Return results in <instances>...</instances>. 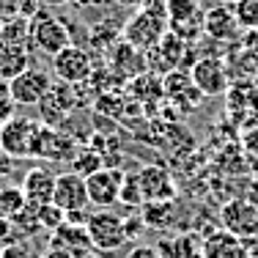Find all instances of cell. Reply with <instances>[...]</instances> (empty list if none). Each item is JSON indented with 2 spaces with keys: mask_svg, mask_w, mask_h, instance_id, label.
Returning a JSON list of instances; mask_svg holds the SVG:
<instances>
[{
  "mask_svg": "<svg viewBox=\"0 0 258 258\" xmlns=\"http://www.w3.org/2000/svg\"><path fill=\"white\" fill-rule=\"evenodd\" d=\"M30 20L25 17H6L3 33H0V80L11 83L22 72L30 69Z\"/></svg>",
  "mask_w": 258,
  "mask_h": 258,
  "instance_id": "cell-1",
  "label": "cell"
},
{
  "mask_svg": "<svg viewBox=\"0 0 258 258\" xmlns=\"http://www.w3.org/2000/svg\"><path fill=\"white\" fill-rule=\"evenodd\" d=\"M30 47H36L47 58H55L66 47H72V28L58 14L39 11L30 20Z\"/></svg>",
  "mask_w": 258,
  "mask_h": 258,
  "instance_id": "cell-2",
  "label": "cell"
},
{
  "mask_svg": "<svg viewBox=\"0 0 258 258\" xmlns=\"http://www.w3.org/2000/svg\"><path fill=\"white\" fill-rule=\"evenodd\" d=\"M165 33H168L165 17H159L149 9H138L124 22V28H121V39L129 41V44L140 52H151L159 41L165 39Z\"/></svg>",
  "mask_w": 258,
  "mask_h": 258,
  "instance_id": "cell-3",
  "label": "cell"
},
{
  "mask_svg": "<svg viewBox=\"0 0 258 258\" xmlns=\"http://www.w3.org/2000/svg\"><path fill=\"white\" fill-rule=\"evenodd\" d=\"M204 20H206V6L201 0H168L165 22H168V30L173 36L195 44L204 36Z\"/></svg>",
  "mask_w": 258,
  "mask_h": 258,
  "instance_id": "cell-4",
  "label": "cell"
},
{
  "mask_svg": "<svg viewBox=\"0 0 258 258\" xmlns=\"http://www.w3.org/2000/svg\"><path fill=\"white\" fill-rule=\"evenodd\" d=\"M85 228H88V236L94 242V250H99V253H115L129 242L124 217L115 214L113 209H96L94 214H88Z\"/></svg>",
  "mask_w": 258,
  "mask_h": 258,
  "instance_id": "cell-5",
  "label": "cell"
},
{
  "mask_svg": "<svg viewBox=\"0 0 258 258\" xmlns=\"http://www.w3.org/2000/svg\"><path fill=\"white\" fill-rule=\"evenodd\" d=\"M220 225H223V231L244 239V242L255 239L258 236V204H253L247 198L225 201L220 206Z\"/></svg>",
  "mask_w": 258,
  "mask_h": 258,
  "instance_id": "cell-6",
  "label": "cell"
},
{
  "mask_svg": "<svg viewBox=\"0 0 258 258\" xmlns=\"http://www.w3.org/2000/svg\"><path fill=\"white\" fill-rule=\"evenodd\" d=\"M77 154V143L72 140V135L60 132L58 126H50L44 121H39L33 135V157L36 159H50V162H72V157Z\"/></svg>",
  "mask_w": 258,
  "mask_h": 258,
  "instance_id": "cell-7",
  "label": "cell"
},
{
  "mask_svg": "<svg viewBox=\"0 0 258 258\" xmlns=\"http://www.w3.org/2000/svg\"><path fill=\"white\" fill-rule=\"evenodd\" d=\"M52 75L58 83L83 85L91 80V75H94V58L88 55V50L72 44L52 58Z\"/></svg>",
  "mask_w": 258,
  "mask_h": 258,
  "instance_id": "cell-8",
  "label": "cell"
},
{
  "mask_svg": "<svg viewBox=\"0 0 258 258\" xmlns=\"http://www.w3.org/2000/svg\"><path fill=\"white\" fill-rule=\"evenodd\" d=\"M39 121L14 115L0 126V151H6L11 159H28L33 157V135Z\"/></svg>",
  "mask_w": 258,
  "mask_h": 258,
  "instance_id": "cell-9",
  "label": "cell"
},
{
  "mask_svg": "<svg viewBox=\"0 0 258 258\" xmlns=\"http://www.w3.org/2000/svg\"><path fill=\"white\" fill-rule=\"evenodd\" d=\"M50 88H52L50 72L33 69V66L9 83L11 99L17 102V107H36V104H41V102H44V96L50 94Z\"/></svg>",
  "mask_w": 258,
  "mask_h": 258,
  "instance_id": "cell-10",
  "label": "cell"
},
{
  "mask_svg": "<svg viewBox=\"0 0 258 258\" xmlns=\"http://www.w3.org/2000/svg\"><path fill=\"white\" fill-rule=\"evenodd\" d=\"M189 77H192V83L198 85V91L204 96H223L228 94L231 88V80H228V69H225V63L220 58H198L192 63V69H189Z\"/></svg>",
  "mask_w": 258,
  "mask_h": 258,
  "instance_id": "cell-11",
  "label": "cell"
},
{
  "mask_svg": "<svg viewBox=\"0 0 258 258\" xmlns=\"http://www.w3.org/2000/svg\"><path fill=\"white\" fill-rule=\"evenodd\" d=\"M121 181H124V170H118V168H102V170H96V173H91L88 179H85L88 201L96 209H113L118 204Z\"/></svg>",
  "mask_w": 258,
  "mask_h": 258,
  "instance_id": "cell-12",
  "label": "cell"
},
{
  "mask_svg": "<svg viewBox=\"0 0 258 258\" xmlns=\"http://www.w3.org/2000/svg\"><path fill=\"white\" fill-rule=\"evenodd\" d=\"M162 94L170 99V104L179 110H195L201 102L206 99L204 94L198 91V85L192 83L189 72L184 69H173L162 77Z\"/></svg>",
  "mask_w": 258,
  "mask_h": 258,
  "instance_id": "cell-13",
  "label": "cell"
},
{
  "mask_svg": "<svg viewBox=\"0 0 258 258\" xmlns=\"http://www.w3.org/2000/svg\"><path fill=\"white\" fill-rule=\"evenodd\" d=\"M52 204L60 206L66 214H69V212H85V209L91 206L85 179H83L80 173H75V170H69V173H60L58 179H55Z\"/></svg>",
  "mask_w": 258,
  "mask_h": 258,
  "instance_id": "cell-14",
  "label": "cell"
},
{
  "mask_svg": "<svg viewBox=\"0 0 258 258\" xmlns=\"http://www.w3.org/2000/svg\"><path fill=\"white\" fill-rule=\"evenodd\" d=\"M138 181L143 189V201H173L176 198V181L159 165H146L138 170Z\"/></svg>",
  "mask_w": 258,
  "mask_h": 258,
  "instance_id": "cell-15",
  "label": "cell"
},
{
  "mask_svg": "<svg viewBox=\"0 0 258 258\" xmlns=\"http://www.w3.org/2000/svg\"><path fill=\"white\" fill-rule=\"evenodd\" d=\"M239 22L233 17V9L225 3L212 6L206 9V20H204V36H209L212 41H220V44H228L239 36Z\"/></svg>",
  "mask_w": 258,
  "mask_h": 258,
  "instance_id": "cell-16",
  "label": "cell"
},
{
  "mask_svg": "<svg viewBox=\"0 0 258 258\" xmlns=\"http://www.w3.org/2000/svg\"><path fill=\"white\" fill-rule=\"evenodd\" d=\"M52 247L66 250V253H72L75 258L94 255V242L88 236V228L85 225H75V223H63L58 231H52Z\"/></svg>",
  "mask_w": 258,
  "mask_h": 258,
  "instance_id": "cell-17",
  "label": "cell"
},
{
  "mask_svg": "<svg viewBox=\"0 0 258 258\" xmlns=\"http://www.w3.org/2000/svg\"><path fill=\"white\" fill-rule=\"evenodd\" d=\"M55 179L58 176L47 168H30L22 179V192H25L30 206H44L52 204V192H55Z\"/></svg>",
  "mask_w": 258,
  "mask_h": 258,
  "instance_id": "cell-18",
  "label": "cell"
},
{
  "mask_svg": "<svg viewBox=\"0 0 258 258\" xmlns=\"http://www.w3.org/2000/svg\"><path fill=\"white\" fill-rule=\"evenodd\" d=\"M204 258H250V247L244 239L220 228L204 239Z\"/></svg>",
  "mask_w": 258,
  "mask_h": 258,
  "instance_id": "cell-19",
  "label": "cell"
},
{
  "mask_svg": "<svg viewBox=\"0 0 258 258\" xmlns=\"http://www.w3.org/2000/svg\"><path fill=\"white\" fill-rule=\"evenodd\" d=\"M157 250L162 258H204V242L198 236H192V233L162 239L157 244Z\"/></svg>",
  "mask_w": 258,
  "mask_h": 258,
  "instance_id": "cell-20",
  "label": "cell"
},
{
  "mask_svg": "<svg viewBox=\"0 0 258 258\" xmlns=\"http://www.w3.org/2000/svg\"><path fill=\"white\" fill-rule=\"evenodd\" d=\"M143 63H146V52L135 50L129 41L121 39L118 44L113 47V69H118L124 77L143 75Z\"/></svg>",
  "mask_w": 258,
  "mask_h": 258,
  "instance_id": "cell-21",
  "label": "cell"
},
{
  "mask_svg": "<svg viewBox=\"0 0 258 258\" xmlns=\"http://www.w3.org/2000/svg\"><path fill=\"white\" fill-rule=\"evenodd\" d=\"M143 209V223L149 228H165V225L173 223V214H176V204L173 201H149V204L140 206Z\"/></svg>",
  "mask_w": 258,
  "mask_h": 258,
  "instance_id": "cell-22",
  "label": "cell"
},
{
  "mask_svg": "<svg viewBox=\"0 0 258 258\" xmlns=\"http://www.w3.org/2000/svg\"><path fill=\"white\" fill-rule=\"evenodd\" d=\"M104 168V159L99 151L94 149H77V154L72 157V170L75 173H80L83 179H88L91 173H96V170Z\"/></svg>",
  "mask_w": 258,
  "mask_h": 258,
  "instance_id": "cell-23",
  "label": "cell"
},
{
  "mask_svg": "<svg viewBox=\"0 0 258 258\" xmlns=\"http://www.w3.org/2000/svg\"><path fill=\"white\" fill-rule=\"evenodd\" d=\"M28 206V198L22 192V187H3L0 189V214L3 217H17L22 209Z\"/></svg>",
  "mask_w": 258,
  "mask_h": 258,
  "instance_id": "cell-24",
  "label": "cell"
},
{
  "mask_svg": "<svg viewBox=\"0 0 258 258\" xmlns=\"http://www.w3.org/2000/svg\"><path fill=\"white\" fill-rule=\"evenodd\" d=\"M118 204H124L129 209L143 206V189H140L138 173H124V181H121V192H118Z\"/></svg>",
  "mask_w": 258,
  "mask_h": 258,
  "instance_id": "cell-25",
  "label": "cell"
},
{
  "mask_svg": "<svg viewBox=\"0 0 258 258\" xmlns=\"http://www.w3.org/2000/svg\"><path fill=\"white\" fill-rule=\"evenodd\" d=\"M242 30H255L258 28V0H236L231 6Z\"/></svg>",
  "mask_w": 258,
  "mask_h": 258,
  "instance_id": "cell-26",
  "label": "cell"
},
{
  "mask_svg": "<svg viewBox=\"0 0 258 258\" xmlns=\"http://www.w3.org/2000/svg\"><path fill=\"white\" fill-rule=\"evenodd\" d=\"M36 217H39V225L44 231H58L60 225L66 223V212L55 204H44V206H36Z\"/></svg>",
  "mask_w": 258,
  "mask_h": 258,
  "instance_id": "cell-27",
  "label": "cell"
},
{
  "mask_svg": "<svg viewBox=\"0 0 258 258\" xmlns=\"http://www.w3.org/2000/svg\"><path fill=\"white\" fill-rule=\"evenodd\" d=\"M17 115V102L11 99V91H9V83L0 80V126L6 121H11Z\"/></svg>",
  "mask_w": 258,
  "mask_h": 258,
  "instance_id": "cell-28",
  "label": "cell"
},
{
  "mask_svg": "<svg viewBox=\"0 0 258 258\" xmlns=\"http://www.w3.org/2000/svg\"><path fill=\"white\" fill-rule=\"evenodd\" d=\"M0 258H33V247L25 242V239H9L6 242V247L0 250Z\"/></svg>",
  "mask_w": 258,
  "mask_h": 258,
  "instance_id": "cell-29",
  "label": "cell"
},
{
  "mask_svg": "<svg viewBox=\"0 0 258 258\" xmlns=\"http://www.w3.org/2000/svg\"><path fill=\"white\" fill-rule=\"evenodd\" d=\"M242 146H244V151H247L250 157H255V159H258V124H255L253 129H247V132H244Z\"/></svg>",
  "mask_w": 258,
  "mask_h": 258,
  "instance_id": "cell-30",
  "label": "cell"
},
{
  "mask_svg": "<svg viewBox=\"0 0 258 258\" xmlns=\"http://www.w3.org/2000/svg\"><path fill=\"white\" fill-rule=\"evenodd\" d=\"M126 258H162V255H159V250L151 247V244H135L126 253Z\"/></svg>",
  "mask_w": 258,
  "mask_h": 258,
  "instance_id": "cell-31",
  "label": "cell"
},
{
  "mask_svg": "<svg viewBox=\"0 0 258 258\" xmlns=\"http://www.w3.org/2000/svg\"><path fill=\"white\" fill-rule=\"evenodd\" d=\"M242 47H244V52H247V55H255V63H258V28L255 30H247Z\"/></svg>",
  "mask_w": 258,
  "mask_h": 258,
  "instance_id": "cell-32",
  "label": "cell"
},
{
  "mask_svg": "<svg viewBox=\"0 0 258 258\" xmlns=\"http://www.w3.org/2000/svg\"><path fill=\"white\" fill-rule=\"evenodd\" d=\"M20 6H22V0H0V17H17L20 14Z\"/></svg>",
  "mask_w": 258,
  "mask_h": 258,
  "instance_id": "cell-33",
  "label": "cell"
},
{
  "mask_svg": "<svg viewBox=\"0 0 258 258\" xmlns=\"http://www.w3.org/2000/svg\"><path fill=\"white\" fill-rule=\"evenodd\" d=\"M11 170H14V159L6 154V151H0V179H9Z\"/></svg>",
  "mask_w": 258,
  "mask_h": 258,
  "instance_id": "cell-34",
  "label": "cell"
},
{
  "mask_svg": "<svg viewBox=\"0 0 258 258\" xmlns=\"http://www.w3.org/2000/svg\"><path fill=\"white\" fill-rule=\"evenodd\" d=\"M14 231V223H11L9 217H3L0 214V242H9V233Z\"/></svg>",
  "mask_w": 258,
  "mask_h": 258,
  "instance_id": "cell-35",
  "label": "cell"
},
{
  "mask_svg": "<svg viewBox=\"0 0 258 258\" xmlns=\"http://www.w3.org/2000/svg\"><path fill=\"white\" fill-rule=\"evenodd\" d=\"M39 258H75V255L66 253V250H60V247H50L47 253H41Z\"/></svg>",
  "mask_w": 258,
  "mask_h": 258,
  "instance_id": "cell-36",
  "label": "cell"
},
{
  "mask_svg": "<svg viewBox=\"0 0 258 258\" xmlns=\"http://www.w3.org/2000/svg\"><path fill=\"white\" fill-rule=\"evenodd\" d=\"M75 6H80V9H99V6H104L107 0H72Z\"/></svg>",
  "mask_w": 258,
  "mask_h": 258,
  "instance_id": "cell-37",
  "label": "cell"
},
{
  "mask_svg": "<svg viewBox=\"0 0 258 258\" xmlns=\"http://www.w3.org/2000/svg\"><path fill=\"white\" fill-rule=\"evenodd\" d=\"M113 3H118V6H126V9H140V6L146 3V0H113Z\"/></svg>",
  "mask_w": 258,
  "mask_h": 258,
  "instance_id": "cell-38",
  "label": "cell"
},
{
  "mask_svg": "<svg viewBox=\"0 0 258 258\" xmlns=\"http://www.w3.org/2000/svg\"><path fill=\"white\" fill-rule=\"evenodd\" d=\"M66 3H72V0H41V6H66Z\"/></svg>",
  "mask_w": 258,
  "mask_h": 258,
  "instance_id": "cell-39",
  "label": "cell"
},
{
  "mask_svg": "<svg viewBox=\"0 0 258 258\" xmlns=\"http://www.w3.org/2000/svg\"><path fill=\"white\" fill-rule=\"evenodd\" d=\"M220 3H225V6H233V3H236V0H220Z\"/></svg>",
  "mask_w": 258,
  "mask_h": 258,
  "instance_id": "cell-40",
  "label": "cell"
},
{
  "mask_svg": "<svg viewBox=\"0 0 258 258\" xmlns=\"http://www.w3.org/2000/svg\"><path fill=\"white\" fill-rule=\"evenodd\" d=\"M91 258H107V255H102V253H96V255H91Z\"/></svg>",
  "mask_w": 258,
  "mask_h": 258,
  "instance_id": "cell-41",
  "label": "cell"
},
{
  "mask_svg": "<svg viewBox=\"0 0 258 258\" xmlns=\"http://www.w3.org/2000/svg\"><path fill=\"white\" fill-rule=\"evenodd\" d=\"M0 33H3V17H0Z\"/></svg>",
  "mask_w": 258,
  "mask_h": 258,
  "instance_id": "cell-42",
  "label": "cell"
},
{
  "mask_svg": "<svg viewBox=\"0 0 258 258\" xmlns=\"http://www.w3.org/2000/svg\"><path fill=\"white\" fill-rule=\"evenodd\" d=\"M255 239H258V236H255Z\"/></svg>",
  "mask_w": 258,
  "mask_h": 258,
  "instance_id": "cell-43",
  "label": "cell"
}]
</instances>
